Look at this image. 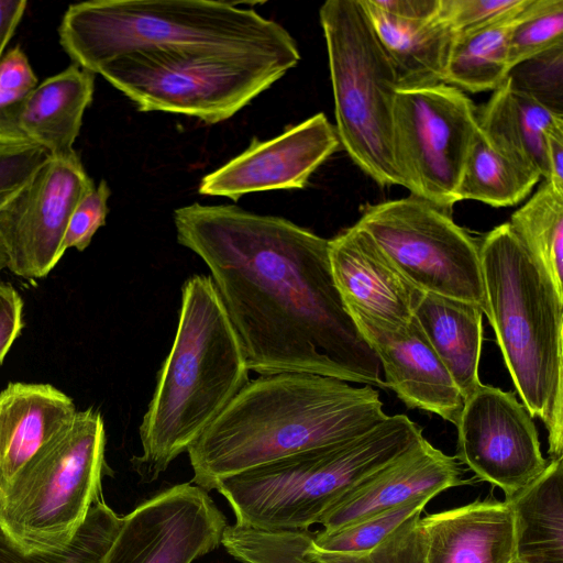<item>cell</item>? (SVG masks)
Segmentation results:
<instances>
[{
    "label": "cell",
    "instance_id": "11",
    "mask_svg": "<svg viewBox=\"0 0 563 563\" xmlns=\"http://www.w3.org/2000/svg\"><path fill=\"white\" fill-rule=\"evenodd\" d=\"M478 130L466 93L444 82L398 88L393 110V155L402 187L449 210L456 203L464 163Z\"/></svg>",
    "mask_w": 563,
    "mask_h": 563
},
{
    "label": "cell",
    "instance_id": "23",
    "mask_svg": "<svg viewBox=\"0 0 563 563\" xmlns=\"http://www.w3.org/2000/svg\"><path fill=\"white\" fill-rule=\"evenodd\" d=\"M477 125L487 141L508 158L547 179L545 135L558 114L519 90L507 77L476 111Z\"/></svg>",
    "mask_w": 563,
    "mask_h": 563
},
{
    "label": "cell",
    "instance_id": "8",
    "mask_svg": "<svg viewBox=\"0 0 563 563\" xmlns=\"http://www.w3.org/2000/svg\"><path fill=\"white\" fill-rule=\"evenodd\" d=\"M319 16L339 141L351 159L379 186H402L393 155L397 71L360 0H328Z\"/></svg>",
    "mask_w": 563,
    "mask_h": 563
},
{
    "label": "cell",
    "instance_id": "31",
    "mask_svg": "<svg viewBox=\"0 0 563 563\" xmlns=\"http://www.w3.org/2000/svg\"><path fill=\"white\" fill-rule=\"evenodd\" d=\"M433 496H419L402 505L333 531L312 534V547L325 553L361 554L375 549L415 517L421 516Z\"/></svg>",
    "mask_w": 563,
    "mask_h": 563
},
{
    "label": "cell",
    "instance_id": "22",
    "mask_svg": "<svg viewBox=\"0 0 563 563\" xmlns=\"http://www.w3.org/2000/svg\"><path fill=\"white\" fill-rule=\"evenodd\" d=\"M93 91L95 74L73 63L25 96L20 109L22 131L49 156L74 152Z\"/></svg>",
    "mask_w": 563,
    "mask_h": 563
},
{
    "label": "cell",
    "instance_id": "36",
    "mask_svg": "<svg viewBox=\"0 0 563 563\" xmlns=\"http://www.w3.org/2000/svg\"><path fill=\"white\" fill-rule=\"evenodd\" d=\"M111 190L104 179L89 190L75 207L64 236V250H86L98 229L106 224Z\"/></svg>",
    "mask_w": 563,
    "mask_h": 563
},
{
    "label": "cell",
    "instance_id": "4",
    "mask_svg": "<svg viewBox=\"0 0 563 563\" xmlns=\"http://www.w3.org/2000/svg\"><path fill=\"white\" fill-rule=\"evenodd\" d=\"M249 371L211 276L189 277L173 345L140 424L141 454L131 459L143 483L188 451L247 384Z\"/></svg>",
    "mask_w": 563,
    "mask_h": 563
},
{
    "label": "cell",
    "instance_id": "37",
    "mask_svg": "<svg viewBox=\"0 0 563 563\" xmlns=\"http://www.w3.org/2000/svg\"><path fill=\"white\" fill-rule=\"evenodd\" d=\"M37 86L29 59L20 46L12 47L0 59V91L23 99Z\"/></svg>",
    "mask_w": 563,
    "mask_h": 563
},
{
    "label": "cell",
    "instance_id": "18",
    "mask_svg": "<svg viewBox=\"0 0 563 563\" xmlns=\"http://www.w3.org/2000/svg\"><path fill=\"white\" fill-rule=\"evenodd\" d=\"M456 457L424 438L344 494L320 519L333 531L402 505L419 496H437L464 483Z\"/></svg>",
    "mask_w": 563,
    "mask_h": 563
},
{
    "label": "cell",
    "instance_id": "15",
    "mask_svg": "<svg viewBox=\"0 0 563 563\" xmlns=\"http://www.w3.org/2000/svg\"><path fill=\"white\" fill-rule=\"evenodd\" d=\"M339 145L334 125L319 112L273 139L254 137L241 154L203 176L198 191L238 201L258 191L302 189Z\"/></svg>",
    "mask_w": 563,
    "mask_h": 563
},
{
    "label": "cell",
    "instance_id": "29",
    "mask_svg": "<svg viewBox=\"0 0 563 563\" xmlns=\"http://www.w3.org/2000/svg\"><path fill=\"white\" fill-rule=\"evenodd\" d=\"M508 223L563 297V191L543 179Z\"/></svg>",
    "mask_w": 563,
    "mask_h": 563
},
{
    "label": "cell",
    "instance_id": "14",
    "mask_svg": "<svg viewBox=\"0 0 563 563\" xmlns=\"http://www.w3.org/2000/svg\"><path fill=\"white\" fill-rule=\"evenodd\" d=\"M227 526L207 490L177 484L122 517L103 563H192L221 544Z\"/></svg>",
    "mask_w": 563,
    "mask_h": 563
},
{
    "label": "cell",
    "instance_id": "13",
    "mask_svg": "<svg viewBox=\"0 0 563 563\" xmlns=\"http://www.w3.org/2000/svg\"><path fill=\"white\" fill-rule=\"evenodd\" d=\"M455 426L459 461L506 497L548 465L533 419L514 393L481 384L464 399Z\"/></svg>",
    "mask_w": 563,
    "mask_h": 563
},
{
    "label": "cell",
    "instance_id": "27",
    "mask_svg": "<svg viewBox=\"0 0 563 563\" xmlns=\"http://www.w3.org/2000/svg\"><path fill=\"white\" fill-rule=\"evenodd\" d=\"M517 15L479 29L455 33L442 82L473 93L497 89L510 70L508 38Z\"/></svg>",
    "mask_w": 563,
    "mask_h": 563
},
{
    "label": "cell",
    "instance_id": "2",
    "mask_svg": "<svg viewBox=\"0 0 563 563\" xmlns=\"http://www.w3.org/2000/svg\"><path fill=\"white\" fill-rule=\"evenodd\" d=\"M387 418L379 393L335 377L277 373L249 380L189 446L192 483L355 438Z\"/></svg>",
    "mask_w": 563,
    "mask_h": 563
},
{
    "label": "cell",
    "instance_id": "39",
    "mask_svg": "<svg viewBox=\"0 0 563 563\" xmlns=\"http://www.w3.org/2000/svg\"><path fill=\"white\" fill-rule=\"evenodd\" d=\"M23 99L0 91V146L32 144L20 125V109Z\"/></svg>",
    "mask_w": 563,
    "mask_h": 563
},
{
    "label": "cell",
    "instance_id": "17",
    "mask_svg": "<svg viewBox=\"0 0 563 563\" xmlns=\"http://www.w3.org/2000/svg\"><path fill=\"white\" fill-rule=\"evenodd\" d=\"M333 280L349 311L389 325L413 318L423 292L356 224L329 240Z\"/></svg>",
    "mask_w": 563,
    "mask_h": 563
},
{
    "label": "cell",
    "instance_id": "30",
    "mask_svg": "<svg viewBox=\"0 0 563 563\" xmlns=\"http://www.w3.org/2000/svg\"><path fill=\"white\" fill-rule=\"evenodd\" d=\"M121 522L122 517L101 497L74 538L52 551L23 552L0 529V563H103Z\"/></svg>",
    "mask_w": 563,
    "mask_h": 563
},
{
    "label": "cell",
    "instance_id": "12",
    "mask_svg": "<svg viewBox=\"0 0 563 563\" xmlns=\"http://www.w3.org/2000/svg\"><path fill=\"white\" fill-rule=\"evenodd\" d=\"M95 186L75 151L49 156L0 211L5 267L24 279L45 277L65 253L64 236L75 207Z\"/></svg>",
    "mask_w": 563,
    "mask_h": 563
},
{
    "label": "cell",
    "instance_id": "34",
    "mask_svg": "<svg viewBox=\"0 0 563 563\" xmlns=\"http://www.w3.org/2000/svg\"><path fill=\"white\" fill-rule=\"evenodd\" d=\"M530 0H440L438 18L455 33L516 16Z\"/></svg>",
    "mask_w": 563,
    "mask_h": 563
},
{
    "label": "cell",
    "instance_id": "1",
    "mask_svg": "<svg viewBox=\"0 0 563 563\" xmlns=\"http://www.w3.org/2000/svg\"><path fill=\"white\" fill-rule=\"evenodd\" d=\"M174 223L210 269L250 371L387 387L333 280L329 240L232 205L185 206Z\"/></svg>",
    "mask_w": 563,
    "mask_h": 563
},
{
    "label": "cell",
    "instance_id": "7",
    "mask_svg": "<svg viewBox=\"0 0 563 563\" xmlns=\"http://www.w3.org/2000/svg\"><path fill=\"white\" fill-rule=\"evenodd\" d=\"M106 429L92 408L76 411L0 492V529L23 552L65 547L102 497Z\"/></svg>",
    "mask_w": 563,
    "mask_h": 563
},
{
    "label": "cell",
    "instance_id": "32",
    "mask_svg": "<svg viewBox=\"0 0 563 563\" xmlns=\"http://www.w3.org/2000/svg\"><path fill=\"white\" fill-rule=\"evenodd\" d=\"M562 44L563 0H530L509 34V68Z\"/></svg>",
    "mask_w": 563,
    "mask_h": 563
},
{
    "label": "cell",
    "instance_id": "40",
    "mask_svg": "<svg viewBox=\"0 0 563 563\" xmlns=\"http://www.w3.org/2000/svg\"><path fill=\"white\" fill-rule=\"evenodd\" d=\"M380 11L406 21H429L438 15L440 0H371Z\"/></svg>",
    "mask_w": 563,
    "mask_h": 563
},
{
    "label": "cell",
    "instance_id": "35",
    "mask_svg": "<svg viewBox=\"0 0 563 563\" xmlns=\"http://www.w3.org/2000/svg\"><path fill=\"white\" fill-rule=\"evenodd\" d=\"M48 157L35 144L0 146V211L26 187Z\"/></svg>",
    "mask_w": 563,
    "mask_h": 563
},
{
    "label": "cell",
    "instance_id": "33",
    "mask_svg": "<svg viewBox=\"0 0 563 563\" xmlns=\"http://www.w3.org/2000/svg\"><path fill=\"white\" fill-rule=\"evenodd\" d=\"M563 44L521 62L508 73L512 86L562 114Z\"/></svg>",
    "mask_w": 563,
    "mask_h": 563
},
{
    "label": "cell",
    "instance_id": "43",
    "mask_svg": "<svg viewBox=\"0 0 563 563\" xmlns=\"http://www.w3.org/2000/svg\"><path fill=\"white\" fill-rule=\"evenodd\" d=\"M510 563H522V562H520L518 559L515 558Z\"/></svg>",
    "mask_w": 563,
    "mask_h": 563
},
{
    "label": "cell",
    "instance_id": "41",
    "mask_svg": "<svg viewBox=\"0 0 563 563\" xmlns=\"http://www.w3.org/2000/svg\"><path fill=\"white\" fill-rule=\"evenodd\" d=\"M545 157L549 180L563 191V122L554 124L545 135Z\"/></svg>",
    "mask_w": 563,
    "mask_h": 563
},
{
    "label": "cell",
    "instance_id": "42",
    "mask_svg": "<svg viewBox=\"0 0 563 563\" xmlns=\"http://www.w3.org/2000/svg\"><path fill=\"white\" fill-rule=\"evenodd\" d=\"M26 4L25 0H0V59L22 20Z\"/></svg>",
    "mask_w": 563,
    "mask_h": 563
},
{
    "label": "cell",
    "instance_id": "26",
    "mask_svg": "<svg viewBox=\"0 0 563 563\" xmlns=\"http://www.w3.org/2000/svg\"><path fill=\"white\" fill-rule=\"evenodd\" d=\"M514 512L515 558L522 563H563V456L506 499Z\"/></svg>",
    "mask_w": 563,
    "mask_h": 563
},
{
    "label": "cell",
    "instance_id": "19",
    "mask_svg": "<svg viewBox=\"0 0 563 563\" xmlns=\"http://www.w3.org/2000/svg\"><path fill=\"white\" fill-rule=\"evenodd\" d=\"M415 517L369 552L325 553L312 547L308 530H260L228 525L221 540L227 552L242 563H427L426 541Z\"/></svg>",
    "mask_w": 563,
    "mask_h": 563
},
{
    "label": "cell",
    "instance_id": "38",
    "mask_svg": "<svg viewBox=\"0 0 563 563\" xmlns=\"http://www.w3.org/2000/svg\"><path fill=\"white\" fill-rule=\"evenodd\" d=\"M22 310L19 292L10 284L0 282V365L22 330Z\"/></svg>",
    "mask_w": 563,
    "mask_h": 563
},
{
    "label": "cell",
    "instance_id": "16",
    "mask_svg": "<svg viewBox=\"0 0 563 563\" xmlns=\"http://www.w3.org/2000/svg\"><path fill=\"white\" fill-rule=\"evenodd\" d=\"M350 316L377 356L387 387L407 407L456 424L464 397L415 319L389 325L357 312Z\"/></svg>",
    "mask_w": 563,
    "mask_h": 563
},
{
    "label": "cell",
    "instance_id": "21",
    "mask_svg": "<svg viewBox=\"0 0 563 563\" xmlns=\"http://www.w3.org/2000/svg\"><path fill=\"white\" fill-rule=\"evenodd\" d=\"M76 411L73 399L51 384L10 383L0 391V492Z\"/></svg>",
    "mask_w": 563,
    "mask_h": 563
},
{
    "label": "cell",
    "instance_id": "6",
    "mask_svg": "<svg viewBox=\"0 0 563 563\" xmlns=\"http://www.w3.org/2000/svg\"><path fill=\"white\" fill-rule=\"evenodd\" d=\"M406 415L387 416L345 441L299 452L218 481L235 523L260 530H308L352 487L422 439Z\"/></svg>",
    "mask_w": 563,
    "mask_h": 563
},
{
    "label": "cell",
    "instance_id": "20",
    "mask_svg": "<svg viewBox=\"0 0 563 563\" xmlns=\"http://www.w3.org/2000/svg\"><path fill=\"white\" fill-rule=\"evenodd\" d=\"M427 563H510L514 512L507 500H483L419 519Z\"/></svg>",
    "mask_w": 563,
    "mask_h": 563
},
{
    "label": "cell",
    "instance_id": "28",
    "mask_svg": "<svg viewBox=\"0 0 563 563\" xmlns=\"http://www.w3.org/2000/svg\"><path fill=\"white\" fill-rule=\"evenodd\" d=\"M541 177L497 151L477 130L461 175L457 200L492 207L515 206L527 198Z\"/></svg>",
    "mask_w": 563,
    "mask_h": 563
},
{
    "label": "cell",
    "instance_id": "3",
    "mask_svg": "<svg viewBox=\"0 0 563 563\" xmlns=\"http://www.w3.org/2000/svg\"><path fill=\"white\" fill-rule=\"evenodd\" d=\"M71 60L97 74L133 52L265 57L296 66L295 38L252 8L211 0H93L68 7L58 27Z\"/></svg>",
    "mask_w": 563,
    "mask_h": 563
},
{
    "label": "cell",
    "instance_id": "10",
    "mask_svg": "<svg viewBox=\"0 0 563 563\" xmlns=\"http://www.w3.org/2000/svg\"><path fill=\"white\" fill-rule=\"evenodd\" d=\"M355 224L422 292L485 310L479 246L448 211L411 195L364 207Z\"/></svg>",
    "mask_w": 563,
    "mask_h": 563
},
{
    "label": "cell",
    "instance_id": "25",
    "mask_svg": "<svg viewBox=\"0 0 563 563\" xmlns=\"http://www.w3.org/2000/svg\"><path fill=\"white\" fill-rule=\"evenodd\" d=\"M360 3L390 58L399 88L442 82L455 32L435 16L429 21H406L377 9L371 0Z\"/></svg>",
    "mask_w": 563,
    "mask_h": 563
},
{
    "label": "cell",
    "instance_id": "24",
    "mask_svg": "<svg viewBox=\"0 0 563 563\" xmlns=\"http://www.w3.org/2000/svg\"><path fill=\"white\" fill-rule=\"evenodd\" d=\"M483 313L477 305L430 292H423L413 312L464 399L482 384Z\"/></svg>",
    "mask_w": 563,
    "mask_h": 563
},
{
    "label": "cell",
    "instance_id": "9",
    "mask_svg": "<svg viewBox=\"0 0 563 563\" xmlns=\"http://www.w3.org/2000/svg\"><path fill=\"white\" fill-rule=\"evenodd\" d=\"M290 63L265 57H238L166 52H133L99 68L139 111H164L224 121L268 89Z\"/></svg>",
    "mask_w": 563,
    "mask_h": 563
},
{
    "label": "cell",
    "instance_id": "5",
    "mask_svg": "<svg viewBox=\"0 0 563 563\" xmlns=\"http://www.w3.org/2000/svg\"><path fill=\"white\" fill-rule=\"evenodd\" d=\"M485 310L522 404L548 430L551 460L563 456V297L510 224L482 240Z\"/></svg>",
    "mask_w": 563,
    "mask_h": 563
}]
</instances>
